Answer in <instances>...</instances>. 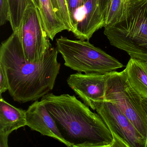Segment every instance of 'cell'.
Wrapping results in <instances>:
<instances>
[{
  "mask_svg": "<svg viewBox=\"0 0 147 147\" xmlns=\"http://www.w3.org/2000/svg\"><path fill=\"white\" fill-rule=\"evenodd\" d=\"M57 48L52 47L36 62L26 60L19 31L13 33L1 44L0 64L8 79L10 95L15 101H35L52 91L59 74Z\"/></svg>",
  "mask_w": 147,
  "mask_h": 147,
  "instance_id": "1",
  "label": "cell"
},
{
  "mask_svg": "<svg viewBox=\"0 0 147 147\" xmlns=\"http://www.w3.org/2000/svg\"><path fill=\"white\" fill-rule=\"evenodd\" d=\"M41 101L71 147H113V137L101 117L74 95L49 93Z\"/></svg>",
  "mask_w": 147,
  "mask_h": 147,
  "instance_id": "2",
  "label": "cell"
},
{
  "mask_svg": "<svg viewBox=\"0 0 147 147\" xmlns=\"http://www.w3.org/2000/svg\"><path fill=\"white\" fill-rule=\"evenodd\" d=\"M104 28L111 45L147 62V0H125L121 18Z\"/></svg>",
  "mask_w": 147,
  "mask_h": 147,
  "instance_id": "3",
  "label": "cell"
},
{
  "mask_svg": "<svg viewBox=\"0 0 147 147\" xmlns=\"http://www.w3.org/2000/svg\"><path fill=\"white\" fill-rule=\"evenodd\" d=\"M56 45L65 66L78 73L105 74L123 67L119 61L88 40H72L61 36L56 39Z\"/></svg>",
  "mask_w": 147,
  "mask_h": 147,
  "instance_id": "4",
  "label": "cell"
},
{
  "mask_svg": "<svg viewBox=\"0 0 147 147\" xmlns=\"http://www.w3.org/2000/svg\"><path fill=\"white\" fill-rule=\"evenodd\" d=\"M105 101L117 105L147 140V116L142 103V97L127 80L125 71H113L107 77Z\"/></svg>",
  "mask_w": 147,
  "mask_h": 147,
  "instance_id": "5",
  "label": "cell"
},
{
  "mask_svg": "<svg viewBox=\"0 0 147 147\" xmlns=\"http://www.w3.org/2000/svg\"><path fill=\"white\" fill-rule=\"evenodd\" d=\"M19 31L25 57L28 61H38L52 47L40 11L34 4L26 11Z\"/></svg>",
  "mask_w": 147,
  "mask_h": 147,
  "instance_id": "6",
  "label": "cell"
},
{
  "mask_svg": "<svg viewBox=\"0 0 147 147\" xmlns=\"http://www.w3.org/2000/svg\"><path fill=\"white\" fill-rule=\"evenodd\" d=\"M95 111L111 132L113 147H145L142 136L117 105L104 101Z\"/></svg>",
  "mask_w": 147,
  "mask_h": 147,
  "instance_id": "7",
  "label": "cell"
},
{
  "mask_svg": "<svg viewBox=\"0 0 147 147\" xmlns=\"http://www.w3.org/2000/svg\"><path fill=\"white\" fill-rule=\"evenodd\" d=\"M108 74H98L78 72L70 75L67 79V83L86 105L95 111L97 106L105 101Z\"/></svg>",
  "mask_w": 147,
  "mask_h": 147,
  "instance_id": "8",
  "label": "cell"
},
{
  "mask_svg": "<svg viewBox=\"0 0 147 147\" xmlns=\"http://www.w3.org/2000/svg\"><path fill=\"white\" fill-rule=\"evenodd\" d=\"M73 32L79 39L89 40L94 32L105 26L100 14L98 0H86L84 5L71 17Z\"/></svg>",
  "mask_w": 147,
  "mask_h": 147,
  "instance_id": "9",
  "label": "cell"
},
{
  "mask_svg": "<svg viewBox=\"0 0 147 147\" xmlns=\"http://www.w3.org/2000/svg\"><path fill=\"white\" fill-rule=\"evenodd\" d=\"M26 119L27 125L31 129L71 147L62 136L55 122L42 101L36 100L29 107L26 111Z\"/></svg>",
  "mask_w": 147,
  "mask_h": 147,
  "instance_id": "10",
  "label": "cell"
},
{
  "mask_svg": "<svg viewBox=\"0 0 147 147\" xmlns=\"http://www.w3.org/2000/svg\"><path fill=\"white\" fill-rule=\"evenodd\" d=\"M26 125V111L15 107L0 97V147H8L9 135Z\"/></svg>",
  "mask_w": 147,
  "mask_h": 147,
  "instance_id": "11",
  "label": "cell"
},
{
  "mask_svg": "<svg viewBox=\"0 0 147 147\" xmlns=\"http://www.w3.org/2000/svg\"><path fill=\"white\" fill-rule=\"evenodd\" d=\"M124 70L131 86L142 98H147V62L130 58Z\"/></svg>",
  "mask_w": 147,
  "mask_h": 147,
  "instance_id": "12",
  "label": "cell"
},
{
  "mask_svg": "<svg viewBox=\"0 0 147 147\" xmlns=\"http://www.w3.org/2000/svg\"><path fill=\"white\" fill-rule=\"evenodd\" d=\"M10 9L9 22L13 32L21 27L26 11L33 5L32 0H8Z\"/></svg>",
  "mask_w": 147,
  "mask_h": 147,
  "instance_id": "13",
  "label": "cell"
},
{
  "mask_svg": "<svg viewBox=\"0 0 147 147\" xmlns=\"http://www.w3.org/2000/svg\"><path fill=\"white\" fill-rule=\"evenodd\" d=\"M125 0H110L105 17V26L116 23L123 11Z\"/></svg>",
  "mask_w": 147,
  "mask_h": 147,
  "instance_id": "14",
  "label": "cell"
},
{
  "mask_svg": "<svg viewBox=\"0 0 147 147\" xmlns=\"http://www.w3.org/2000/svg\"><path fill=\"white\" fill-rule=\"evenodd\" d=\"M51 1L53 10L57 18L65 23L68 28V31L72 32L73 26L66 0Z\"/></svg>",
  "mask_w": 147,
  "mask_h": 147,
  "instance_id": "15",
  "label": "cell"
},
{
  "mask_svg": "<svg viewBox=\"0 0 147 147\" xmlns=\"http://www.w3.org/2000/svg\"><path fill=\"white\" fill-rule=\"evenodd\" d=\"M10 20L8 0H0V25H5Z\"/></svg>",
  "mask_w": 147,
  "mask_h": 147,
  "instance_id": "16",
  "label": "cell"
},
{
  "mask_svg": "<svg viewBox=\"0 0 147 147\" xmlns=\"http://www.w3.org/2000/svg\"><path fill=\"white\" fill-rule=\"evenodd\" d=\"M0 97L9 89L8 79L4 67L0 64Z\"/></svg>",
  "mask_w": 147,
  "mask_h": 147,
  "instance_id": "17",
  "label": "cell"
},
{
  "mask_svg": "<svg viewBox=\"0 0 147 147\" xmlns=\"http://www.w3.org/2000/svg\"><path fill=\"white\" fill-rule=\"evenodd\" d=\"M85 1L86 0H66L70 18L76 10L84 5Z\"/></svg>",
  "mask_w": 147,
  "mask_h": 147,
  "instance_id": "18",
  "label": "cell"
},
{
  "mask_svg": "<svg viewBox=\"0 0 147 147\" xmlns=\"http://www.w3.org/2000/svg\"><path fill=\"white\" fill-rule=\"evenodd\" d=\"M110 1V0H98L100 12L104 18L105 23L106 13Z\"/></svg>",
  "mask_w": 147,
  "mask_h": 147,
  "instance_id": "19",
  "label": "cell"
},
{
  "mask_svg": "<svg viewBox=\"0 0 147 147\" xmlns=\"http://www.w3.org/2000/svg\"><path fill=\"white\" fill-rule=\"evenodd\" d=\"M142 103L144 111L147 116V98H142Z\"/></svg>",
  "mask_w": 147,
  "mask_h": 147,
  "instance_id": "20",
  "label": "cell"
},
{
  "mask_svg": "<svg viewBox=\"0 0 147 147\" xmlns=\"http://www.w3.org/2000/svg\"><path fill=\"white\" fill-rule=\"evenodd\" d=\"M32 2L34 4V5L36 7L38 8V10H40V0H32Z\"/></svg>",
  "mask_w": 147,
  "mask_h": 147,
  "instance_id": "21",
  "label": "cell"
},
{
  "mask_svg": "<svg viewBox=\"0 0 147 147\" xmlns=\"http://www.w3.org/2000/svg\"><path fill=\"white\" fill-rule=\"evenodd\" d=\"M145 147H147V141H146V146H145Z\"/></svg>",
  "mask_w": 147,
  "mask_h": 147,
  "instance_id": "22",
  "label": "cell"
}]
</instances>
